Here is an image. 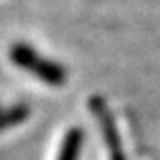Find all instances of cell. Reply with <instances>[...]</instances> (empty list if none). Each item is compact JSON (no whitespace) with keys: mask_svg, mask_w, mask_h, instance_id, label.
<instances>
[{"mask_svg":"<svg viewBox=\"0 0 160 160\" xmlns=\"http://www.w3.org/2000/svg\"><path fill=\"white\" fill-rule=\"evenodd\" d=\"M9 59L15 66L37 76L39 79L52 87H61L66 83V70L52 59L39 55L26 42H13L9 48Z\"/></svg>","mask_w":160,"mask_h":160,"instance_id":"1","label":"cell"},{"mask_svg":"<svg viewBox=\"0 0 160 160\" xmlns=\"http://www.w3.org/2000/svg\"><path fill=\"white\" fill-rule=\"evenodd\" d=\"M90 111L96 114L98 122H99L105 144L109 145V151H111V160H125L123 149H122L120 138H118V131H116V125H114V120H112L105 101L101 98H94L90 101Z\"/></svg>","mask_w":160,"mask_h":160,"instance_id":"2","label":"cell"},{"mask_svg":"<svg viewBox=\"0 0 160 160\" xmlns=\"http://www.w3.org/2000/svg\"><path fill=\"white\" fill-rule=\"evenodd\" d=\"M83 140H85V134H83V131L79 127L70 129L64 134V140H63V144H61L57 160H79Z\"/></svg>","mask_w":160,"mask_h":160,"instance_id":"3","label":"cell"},{"mask_svg":"<svg viewBox=\"0 0 160 160\" xmlns=\"http://www.w3.org/2000/svg\"><path fill=\"white\" fill-rule=\"evenodd\" d=\"M28 116H30V109H28V105H24V103L13 105V107L2 111L0 112V132L15 127L18 123H22Z\"/></svg>","mask_w":160,"mask_h":160,"instance_id":"4","label":"cell"}]
</instances>
